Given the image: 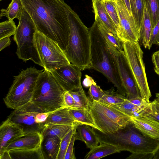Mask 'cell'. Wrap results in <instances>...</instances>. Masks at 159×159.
Returning <instances> with one entry per match:
<instances>
[{
  "label": "cell",
  "instance_id": "6da1fadb",
  "mask_svg": "<svg viewBox=\"0 0 159 159\" xmlns=\"http://www.w3.org/2000/svg\"><path fill=\"white\" fill-rule=\"evenodd\" d=\"M37 31L57 43L64 51L70 34V7L64 0H21Z\"/></svg>",
  "mask_w": 159,
  "mask_h": 159
},
{
  "label": "cell",
  "instance_id": "7a4b0ae2",
  "mask_svg": "<svg viewBox=\"0 0 159 159\" xmlns=\"http://www.w3.org/2000/svg\"><path fill=\"white\" fill-rule=\"evenodd\" d=\"M89 32L91 59L90 69L102 74L116 87L119 93L126 96V91L118 71L115 50L107 43L96 20Z\"/></svg>",
  "mask_w": 159,
  "mask_h": 159
},
{
  "label": "cell",
  "instance_id": "3957f363",
  "mask_svg": "<svg viewBox=\"0 0 159 159\" xmlns=\"http://www.w3.org/2000/svg\"><path fill=\"white\" fill-rule=\"evenodd\" d=\"M68 19L70 34L64 53L70 62L81 70L89 69L91 59L89 30L71 7Z\"/></svg>",
  "mask_w": 159,
  "mask_h": 159
},
{
  "label": "cell",
  "instance_id": "277c9868",
  "mask_svg": "<svg viewBox=\"0 0 159 159\" xmlns=\"http://www.w3.org/2000/svg\"><path fill=\"white\" fill-rule=\"evenodd\" d=\"M100 143H106L122 148L132 153L154 152L159 145V139L143 134L130 122L116 132L106 134L94 129Z\"/></svg>",
  "mask_w": 159,
  "mask_h": 159
},
{
  "label": "cell",
  "instance_id": "5b68a950",
  "mask_svg": "<svg viewBox=\"0 0 159 159\" xmlns=\"http://www.w3.org/2000/svg\"><path fill=\"white\" fill-rule=\"evenodd\" d=\"M65 92L52 73L44 69L37 80L31 102L43 112L50 113L66 107Z\"/></svg>",
  "mask_w": 159,
  "mask_h": 159
},
{
  "label": "cell",
  "instance_id": "8992f818",
  "mask_svg": "<svg viewBox=\"0 0 159 159\" xmlns=\"http://www.w3.org/2000/svg\"><path fill=\"white\" fill-rule=\"evenodd\" d=\"M90 101L91 114L98 130L102 133H114L131 122V117L117 106L100 101Z\"/></svg>",
  "mask_w": 159,
  "mask_h": 159
},
{
  "label": "cell",
  "instance_id": "52a82bcc",
  "mask_svg": "<svg viewBox=\"0 0 159 159\" xmlns=\"http://www.w3.org/2000/svg\"><path fill=\"white\" fill-rule=\"evenodd\" d=\"M44 70L31 67L22 70L14 77L12 84L3 98L7 107L15 109L31 101L37 80Z\"/></svg>",
  "mask_w": 159,
  "mask_h": 159
},
{
  "label": "cell",
  "instance_id": "ba28073f",
  "mask_svg": "<svg viewBox=\"0 0 159 159\" xmlns=\"http://www.w3.org/2000/svg\"><path fill=\"white\" fill-rule=\"evenodd\" d=\"M37 31L32 19L23 8L14 35V40L17 45L16 54L24 61L30 60L43 67L35 43L34 36Z\"/></svg>",
  "mask_w": 159,
  "mask_h": 159
},
{
  "label": "cell",
  "instance_id": "9c48e42d",
  "mask_svg": "<svg viewBox=\"0 0 159 159\" xmlns=\"http://www.w3.org/2000/svg\"><path fill=\"white\" fill-rule=\"evenodd\" d=\"M34 42L44 69L51 72L70 63L57 43L38 31L35 34Z\"/></svg>",
  "mask_w": 159,
  "mask_h": 159
},
{
  "label": "cell",
  "instance_id": "30bf717a",
  "mask_svg": "<svg viewBox=\"0 0 159 159\" xmlns=\"http://www.w3.org/2000/svg\"><path fill=\"white\" fill-rule=\"evenodd\" d=\"M123 51L135 79L142 98L150 102L151 94L143 60V52L137 42L122 43Z\"/></svg>",
  "mask_w": 159,
  "mask_h": 159
},
{
  "label": "cell",
  "instance_id": "8fae6325",
  "mask_svg": "<svg viewBox=\"0 0 159 159\" xmlns=\"http://www.w3.org/2000/svg\"><path fill=\"white\" fill-rule=\"evenodd\" d=\"M41 112L43 111L31 101L14 109L6 120L18 125L25 135L34 132L41 134L45 125L38 123L35 120L36 115Z\"/></svg>",
  "mask_w": 159,
  "mask_h": 159
},
{
  "label": "cell",
  "instance_id": "7c38bea8",
  "mask_svg": "<svg viewBox=\"0 0 159 159\" xmlns=\"http://www.w3.org/2000/svg\"><path fill=\"white\" fill-rule=\"evenodd\" d=\"M118 12L120 29L117 35L122 43L126 42H137L140 39V31L134 18L129 13L122 0H114Z\"/></svg>",
  "mask_w": 159,
  "mask_h": 159
},
{
  "label": "cell",
  "instance_id": "4fadbf2b",
  "mask_svg": "<svg viewBox=\"0 0 159 159\" xmlns=\"http://www.w3.org/2000/svg\"><path fill=\"white\" fill-rule=\"evenodd\" d=\"M115 55L118 71L128 99L141 97L137 82L126 57L124 51H116Z\"/></svg>",
  "mask_w": 159,
  "mask_h": 159
},
{
  "label": "cell",
  "instance_id": "5bb4252c",
  "mask_svg": "<svg viewBox=\"0 0 159 159\" xmlns=\"http://www.w3.org/2000/svg\"><path fill=\"white\" fill-rule=\"evenodd\" d=\"M81 70L70 63L51 73L64 91L70 92L78 89L81 83Z\"/></svg>",
  "mask_w": 159,
  "mask_h": 159
},
{
  "label": "cell",
  "instance_id": "9a60e30c",
  "mask_svg": "<svg viewBox=\"0 0 159 159\" xmlns=\"http://www.w3.org/2000/svg\"><path fill=\"white\" fill-rule=\"evenodd\" d=\"M24 135L22 129L17 125L6 120L2 123L0 126V156L13 141Z\"/></svg>",
  "mask_w": 159,
  "mask_h": 159
},
{
  "label": "cell",
  "instance_id": "2e32d148",
  "mask_svg": "<svg viewBox=\"0 0 159 159\" xmlns=\"http://www.w3.org/2000/svg\"><path fill=\"white\" fill-rule=\"evenodd\" d=\"M43 139L40 133L34 132L29 133L13 141L7 148L6 151L37 149L41 147Z\"/></svg>",
  "mask_w": 159,
  "mask_h": 159
},
{
  "label": "cell",
  "instance_id": "e0dca14e",
  "mask_svg": "<svg viewBox=\"0 0 159 159\" xmlns=\"http://www.w3.org/2000/svg\"><path fill=\"white\" fill-rule=\"evenodd\" d=\"M131 122L145 135L159 139V123L143 117H131Z\"/></svg>",
  "mask_w": 159,
  "mask_h": 159
},
{
  "label": "cell",
  "instance_id": "ac0fdd59",
  "mask_svg": "<svg viewBox=\"0 0 159 159\" xmlns=\"http://www.w3.org/2000/svg\"><path fill=\"white\" fill-rule=\"evenodd\" d=\"M80 124L74 118L70 112L69 109L64 107L50 113L45 125H75Z\"/></svg>",
  "mask_w": 159,
  "mask_h": 159
},
{
  "label": "cell",
  "instance_id": "d6986e66",
  "mask_svg": "<svg viewBox=\"0 0 159 159\" xmlns=\"http://www.w3.org/2000/svg\"><path fill=\"white\" fill-rule=\"evenodd\" d=\"M77 139L83 141L87 148L91 149L100 143L99 138L94 129L91 126L80 124L77 127Z\"/></svg>",
  "mask_w": 159,
  "mask_h": 159
},
{
  "label": "cell",
  "instance_id": "ffe728a7",
  "mask_svg": "<svg viewBox=\"0 0 159 159\" xmlns=\"http://www.w3.org/2000/svg\"><path fill=\"white\" fill-rule=\"evenodd\" d=\"M100 144L90 149L84 157L85 159H99L109 155L123 151L116 146L106 143H100Z\"/></svg>",
  "mask_w": 159,
  "mask_h": 159
},
{
  "label": "cell",
  "instance_id": "44dd1931",
  "mask_svg": "<svg viewBox=\"0 0 159 159\" xmlns=\"http://www.w3.org/2000/svg\"><path fill=\"white\" fill-rule=\"evenodd\" d=\"M61 140L58 137L43 138L41 148L44 159H57Z\"/></svg>",
  "mask_w": 159,
  "mask_h": 159
},
{
  "label": "cell",
  "instance_id": "7402d4cb",
  "mask_svg": "<svg viewBox=\"0 0 159 159\" xmlns=\"http://www.w3.org/2000/svg\"><path fill=\"white\" fill-rule=\"evenodd\" d=\"M80 124L75 125H45L41 134L43 138L58 137L62 139L70 130Z\"/></svg>",
  "mask_w": 159,
  "mask_h": 159
},
{
  "label": "cell",
  "instance_id": "603a6c76",
  "mask_svg": "<svg viewBox=\"0 0 159 159\" xmlns=\"http://www.w3.org/2000/svg\"><path fill=\"white\" fill-rule=\"evenodd\" d=\"M92 1L95 16L98 17L108 29L117 35L114 24L106 10L103 0H92Z\"/></svg>",
  "mask_w": 159,
  "mask_h": 159
},
{
  "label": "cell",
  "instance_id": "cb8c5ba5",
  "mask_svg": "<svg viewBox=\"0 0 159 159\" xmlns=\"http://www.w3.org/2000/svg\"><path fill=\"white\" fill-rule=\"evenodd\" d=\"M95 20L97 21L100 31L109 45L119 52L123 51L122 43H121L117 36L108 29L98 17L95 16Z\"/></svg>",
  "mask_w": 159,
  "mask_h": 159
},
{
  "label": "cell",
  "instance_id": "d4e9b609",
  "mask_svg": "<svg viewBox=\"0 0 159 159\" xmlns=\"http://www.w3.org/2000/svg\"><path fill=\"white\" fill-rule=\"evenodd\" d=\"M150 17L145 6L140 30V38L142 43L145 48H149V43L152 30Z\"/></svg>",
  "mask_w": 159,
  "mask_h": 159
},
{
  "label": "cell",
  "instance_id": "484cf974",
  "mask_svg": "<svg viewBox=\"0 0 159 159\" xmlns=\"http://www.w3.org/2000/svg\"><path fill=\"white\" fill-rule=\"evenodd\" d=\"M69 111L77 122L89 125L94 129L98 130L94 123L90 110L85 108L69 109Z\"/></svg>",
  "mask_w": 159,
  "mask_h": 159
},
{
  "label": "cell",
  "instance_id": "4316f807",
  "mask_svg": "<svg viewBox=\"0 0 159 159\" xmlns=\"http://www.w3.org/2000/svg\"><path fill=\"white\" fill-rule=\"evenodd\" d=\"M23 8L21 0H11L6 9L1 10L0 17L5 16L10 20H13L15 18L19 20L21 16Z\"/></svg>",
  "mask_w": 159,
  "mask_h": 159
},
{
  "label": "cell",
  "instance_id": "83f0119b",
  "mask_svg": "<svg viewBox=\"0 0 159 159\" xmlns=\"http://www.w3.org/2000/svg\"><path fill=\"white\" fill-rule=\"evenodd\" d=\"M8 151L11 159H44L41 146L39 148L35 149H13Z\"/></svg>",
  "mask_w": 159,
  "mask_h": 159
},
{
  "label": "cell",
  "instance_id": "f1b7e54d",
  "mask_svg": "<svg viewBox=\"0 0 159 159\" xmlns=\"http://www.w3.org/2000/svg\"><path fill=\"white\" fill-rule=\"evenodd\" d=\"M69 92L73 97L74 101V109L85 108L90 110V101L83 90L81 83L76 90Z\"/></svg>",
  "mask_w": 159,
  "mask_h": 159
},
{
  "label": "cell",
  "instance_id": "f546056e",
  "mask_svg": "<svg viewBox=\"0 0 159 159\" xmlns=\"http://www.w3.org/2000/svg\"><path fill=\"white\" fill-rule=\"evenodd\" d=\"M132 15L140 31L145 7L144 0H129Z\"/></svg>",
  "mask_w": 159,
  "mask_h": 159
},
{
  "label": "cell",
  "instance_id": "4dcf8cb0",
  "mask_svg": "<svg viewBox=\"0 0 159 159\" xmlns=\"http://www.w3.org/2000/svg\"><path fill=\"white\" fill-rule=\"evenodd\" d=\"M104 94L99 101L114 106H118L127 99L124 96L112 87L110 89L104 91Z\"/></svg>",
  "mask_w": 159,
  "mask_h": 159
},
{
  "label": "cell",
  "instance_id": "1f68e13d",
  "mask_svg": "<svg viewBox=\"0 0 159 159\" xmlns=\"http://www.w3.org/2000/svg\"><path fill=\"white\" fill-rule=\"evenodd\" d=\"M148 105L139 107L132 103L127 99L121 104L116 106L129 116L137 117L142 116L146 108Z\"/></svg>",
  "mask_w": 159,
  "mask_h": 159
},
{
  "label": "cell",
  "instance_id": "d6a6232c",
  "mask_svg": "<svg viewBox=\"0 0 159 159\" xmlns=\"http://www.w3.org/2000/svg\"><path fill=\"white\" fill-rule=\"evenodd\" d=\"M144 1L153 28L159 20V0H144Z\"/></svg>",
  "mask_w": 159,
  "mask_h": 159
},
{
  "label": "cell",
  "instance_id": "836d02e7",
  "mask_svg": "<svg viewBox=\"0 0 159 159\" xmlns=\"http://www.w3.org/2000/svg\"><path fill=\"white\" fill-rule=\"evenodd\" d=\"M103 0L106 10L113 22L117 34L120 30V22L115 2L114 0Z\"/></svg>",
  "mask_w": 159,
  "mask_h": 159
},
{
  "label": "cell",
  "instance_id": "e575fe53",
  "mask_svg": "<svg viewBox=\"0 0 159 159\" xmlns=\"http://www.w3.org/2000/svg\"><path fill=\"white\" fill-rule=\"evenodd\" d=\"M142 117L159 123V101L156 98L150 102Z\"/></svg>",
  "mask_w": 159,
  "mask_h": 159
},
{
  "label": "cell",
  "instance_id": "d590c367",
  "mask_svg": "<svg viewBox=\"0 0 159 159\" xmlns=\"http://www.w3.org/2000/svg\"><path fill=\"white\" fill-rule=\"evenodd\" d=\"M16 27L13 20H8L0 23V39L14 35Z\"/></svg>",
  "mask_w": 159,
  "mask_h": 159
},
{
  "label": "cell",
  "instance_id": "8d00e7d4",
  "mask_svg": "<svg viewBox=\"0 0 159 159\" xmlns=\"http://www.w3.org/2000/svg\"><path fill=\"white\" fill-rule=\"evenodd\" d=\"M76 126L70 130L61 140L60 148L57 159H64V157L71 138L77 130Z\"/></svg>",
  "mask_w": 159,
  "mask_h": 159
},
{
  "label": "cell",
  "instance_id": "74e56055",
  "mask_svg": "<svg viewBox=\"0 0 159 159\" xmlns=\"http://www.w3.org/2000/svg\"><path fill=\"white\" fill-rule=\"evenodd\" d=\"M89 97L91 100L99 101L104 94V91L95 83L89 87L88 92Z\"/></svg>",
  "mask_w": 159,
  "mask_h": 159
},
{
  "label": "cell",
  "instance_id": "f35d334b",
  "mask_svg": "<svg viewBox=\"0 0 159 159\" xmlns=\"http://www.w3.org/2000/svg\"><path fill=\"white\" fill-rule=\"evenodd\" d=\"M76 130L74 132L71 138L65 155L64 159H76L74 152V144L75 140L77 139Z\"/></svg>",
  "mask_w": 159,
  "mask_h": 159
},
{
  "label": "cell",
  "instance_id": "ab89813d",
  "mask_svg": "<svg viewBox=\"0 0 159 159\" xmlns=\"http://www.w3.org/2000/svg\"><path fill=\"white\" fill-rule=\"evenodd\" d=\"M153 44L159 45V20L152 29L148 49L150 48Z\"/></svg>",
  "mask_w": 159,
  "mask_h": 159
},
{
  "label": "cell",
  "instance_id": "60d3db41",
  "mask_svg": "<svg viewBox=\"0 0 159 159\" xmlns=\"http://www.w3.org/2000/svg\"><path fill=\"white\" fill-rule=\"evenodd\" d=\"M154 152H141L132 153L126 159H153Z\"/></svg>",
  "mask_w": 159,
  "mask_h": 159
},
{
  "label": "cell",
  "instance_id": "b9f144b4",
  "mask_svg": "<svg viewBox=\"0 0 159 159\" xmlns=\"http://www.w3.org/2000/svg\"><path fill=\"white\" fill-rule=\"evenodd\" d=\"M64 100L66 107L69 109H74L75 101L73 97L69 92H65Z\"/></svg>",
  "mask_w": 159,
  "mask_h": 159
},
{
  "label": "cell",
  "instance_id": "7bdbcfd3",
  "mask_svg": "<svg viewBox=\"0 0 159 159\" xmlns=\"http://www.w3.org/2000/svg\"><path fill=\"white\" fill-rule=\"evenodd\" d=\"M128 100L134 104L139 107L147 106L149 105L150 102H148L145 99L142 98L141 97H139Z\"/></svg>",
  "mask_w": 159,
  "mask_h": 159
},
{
  "label": "cell",
  "instance_id": "ee69618b",
  "mask_svg": "<svg viewBox=\"0 0 159 159\" xmlns=\"http://www.w3.org/2000/svg\"><path fill=\"white\" fill-rule=\"evenodd\" d=\"M50 113L41 112L37 114L35 117L36 122L39 124H43L45 123Z\"/></svg>",
  "mask_w": 159,
  "mask_h": 159
},
{
  "label": "cell",
  "instance_id": "f6af8a7d",
  "mask_svg": "<svg viewBox=\"0 0 159 159\" xmlns=\"http://www.w3.org/2000/svg\"><path fill=\"white\" fill-rule=\"evenodd\" d=\"M152 60L154 66V70L159 76V50L154 52L152 54Z\"/></svg>",
  "mask_w": 159,
  "mask_h": 159
},
{
  "label": "cell",
  "instance_id": "bcb514c9",
  "mask_svg": "<svg viewBox=\"0 0 159 159\" xmlns=\"http://www.w3.org/2000/svg\"><path fill=\"white\" fill-rule=\"evenodd\" d=\"M95 83L96 82L92 77L86 75L83 81V84L84 87L88 88Z\"/></svg>",
  "mask_w": 159,
  "mask_h": 159
},
{
  "label": "cell",
  "instance_id": "7dc6e473",
  "mask_svg": "<svg viewBox=\"0 0 159 159\" xmlns=\"http://www.w3.org/2000/svg\"><path fill=\"white\" fill-rule=\"evenodd\" d=\"M11 41L9 37L0 39V51L10 45Z\"/></svg>",
  "mask_w": 159,
  "mask_h": 159
},
{
  "label": "cell",
  "instance_id": "c3c4849f",
  "mask_svg": "<svg viewBox=\"0 0 159 159\" xmlns=\"http://www.w3.org/2000/svg\"><path fill=\"white\" fill-rule=\"evenodd\" d=\"M122 0L123 1V2L124 3L126 7L128 9V10L129 13V14L131 15H132L131 11V10L129 0Z\"/></svg>",
  "mask_w": 159,
  "mask_h": 159
},
{
  "label": "cell",
  "instance_id": "681fc988",
  "mask_svg": "<svg viewBox=\"0 0 159 159\" xmlns=\"http://www.w3.org/2000/svg\"><path fill=\"white\" fill-rule=\"evenodd\" d=\"M153 159H159V145L157 149L154 152Z\"/></svg>",
  "mask_w": 159,
  "mask_h": 159
},
{
  "label": "cell",
  "instance_id": "f907efd6",
  "mask_svg": "<svg viewBox=\"0 0 159 159\" xmlns=\"http://www.w3.org/2000/svg\"><path fill=\"white\" fill-rule=\"evenodd\" d=\"M156 99L159 101V93H156Z\"/></svg>",
  "mask_w": 159,
  "mask_h": 159
},
{
  "label": "cell",
  "instance_id": "816d5d0a",
  "mask_svg": "<svg viewBox=\"0 0 159 159\" xmlns=\"http://www.w3.org/2000/svg\"><path fill=\"white\" fill-rule=\"evenodd\" d=\"M2 0H0V1H2Z\"/></svg>",
  "mask_w": 159,
  "mask_h": 159
}]
</instances>
